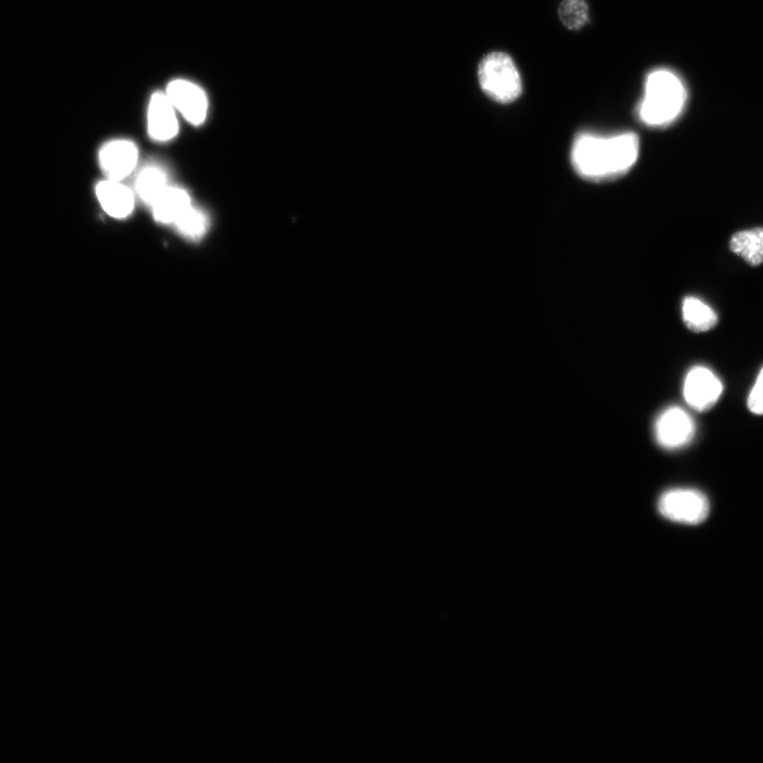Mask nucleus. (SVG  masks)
I'll use <instances>...</instances> for the list:
<instances>
[{
	"label": "nucleus",
	"mask_w": 763,
	"mask_h": 763,
	"mask_svg": "<svg viewBox=\"0 0 763 763\" xmlns=\"http://www.w3.org/2000/svg\"><path fill=\"white\" fill-rule=\"evenodd\" d=\"M640 155V139L635 133L612 136L583 133L574 141L571 159L585 180L605 182L627 174Z\"/></svg>",
	"instance_id": "nucleus-1"
},
{
	"label": "nucleus",
	"mask_w": 763,
	"mask_h": 763,
	"mask_svg": "<svg viewBox=\"0 0 763 763\" xmlns=\"http://www.w3.org/2000/svg\"><path fill=\"white\" fill-rule=\"evenodd\" d=\"M687 92L671 70L656 69L646 79L645 95L637 115L648 127L663 128L676 121L685 109Z\"/></svg>",
	"instance_id": "nucleus-2"
},
{
	"label": "nucleus",
	"mask_w": 763,
	"mask_h": 763,
	"mask_svg": "<svg viewBox=\"0 0 763 763\" xmlns=\"http://www.w3.org/2000/svg\"><path fill=\"white\" fill-rule=\"evenodd\" d=\"M478 81L484 93L499 103H511L523 93L519 69L505 52L487 55L478 66Z\"/></svg>",
	"instance_id": "nucleus-3"
},
{
	"label": "nucleus",
	"mask_w": 763,
	"mask_h": 763,
	"mask_svg": "<svg viewBox=\"0 0 763 763\" xmlns=\"http://www.w3.org/2000/svg\"><path fill=\"white\" fill-rule=\"evenodd\" d=\"M709 502L705 494L694 489H673L662 495L659 511L671 521L685 525H699L709 514Z\"/></svg>",
	"instance_id": "nucleus-4"
},
{
	"label": "nucleus",
	"mask_w": 763,
	"mask_h": 763,
	"mask_svg": "<svg viewBox=\"0 0 763 763\" xmlns=\"http://www.w3.org/2000/svg\"><path fill=\"white\" fill-rule=\"evenodd\" d=\"M655 439L667 450L685 448L696 435V423L681 407L667 408L655 422Z\"/></svg>",
	"instance_id": "nucleus-5"
},
{
	"label": "nucleus",
	"mask_w": 763,
	"mask_h": 763,
	"mask_svg": "<svg viewBox=\"0 0 763 763\" xmlns=\"http://www.w3.org/2000/svg\"><path fill=\"white\" fill-rule=\"evenodd\" d=\"M685 401L698 412L712 410L723 393V384L715 372L703 366L692 368L683 388Z\"/></svg>",
	"instance_id": "nucleus-6"
},
{
	"label": "nucleus",
	"mask_w": 763,
	"mask_h": 763,
	"mask_svg": "<svg viewBox=\"0 0 763 763\" xmlns=\"http://www.w3.org/2000/svg\"><path fill=\"white\" fill-rule=\"evenodd\" d=\"M166 95L177 113L193 126H201L208 113V99L202 88L188 80L177 79L169 83Z\"/></svg>",
	"instance_id": "nucleus-7"
},
{
	"label": "nucleus",
	"mask_w": 763,
	"mask_h": 763,
	"mask_svg": "<svg viewBox=\"0 0 763 763\" xmlns=\"http://www.w3.org/2000/svg\"><path fill=\"white\" fill-rule=\"evenodd\" d=\"M138 156V148L133 141L116 139L101 148L99 163L109 180L122 181L136 168Z\"/></svg>",
	"instance_id": "nucleus-8"
},
{
	"label": "nucleus",
	"mask_w": 763,
	"mask_h": 763,
	"mask_svg": "<svg viewBox=\"0 0 763 763\" xmlns=\"http://www.w3.org/2000/svg\"><path fill=\"white\" fill-rule=\"evenodd\" d=\"M148 131L159 143H167L179 133L177 111L166 93H156L151 97L148 109Z\"/></svg>",
	"instance_id": "nucleus-9"
},
{
	"label": "nucleus",
	"mask_w": 763,
	"mask_h": 763,
	"mask_svg": "<svg viewBox=\"0 0 763 763\" xmlns=\"http://www.w3.org/2000/svg\"><path fill=\"white\" fill-rule=\"evenodd\" d=\"M96 194L103 210L114 219H126L135 207L134 192L120 181L106 180L96 187Z\"/></svg>",
	"instance_id": "nucleus-10"
},
{
	"label": "nucleus",
	"mask_w": 763,
	"mask_h": 763,
	"mask_svg": "<svg viewBox=\"0 0 763 763\" xmlns=\"http://www.w3.org/2000/svg\"><path fill=\"white\" fill-rule=\"evenodd\" d=\"M191 205L190 195L186 190L169 186L151 207L157 222L174 224Z\"/></svg>",
	"instance_id": "nucleus-11"
},
{
	"label": "nucleus",
	"mask_w": 763,
	"mask_h": 763,
	"mask_svg": "<svg viewBox=\"0 0 763 763\" xmlns=\"http://www.w3.org/2000/svg\"><path fill=\"white\" fill-rule=\"evenodd\" d=\"M682 315L687 328L694 332H707L718 324V315L715 310L697 297L684 299Z\"/></svg>",
	"instance_id": "nucleus-12"
},
{
	"label": "nucleus",
	"mask_w": 763,
	"mask_h": 763,
	"mask_svg": "<svg viewBox=\"0 0 763 763\" xmlns=\"http://www.w3.org/2000/svg\"><path fill=\"white\" fill-rule=\"evenodd\" d=\"M135 187L138 197L152 206L169 187L168 175L161 167L147 166L138 173Z\"/></svg>",
	"instance_id": "nucleus-13"
},
{
	"label": "nucleus",
	"mask_w": 763,
	"mask_h": 763,
	"mask_svg": "<svg viewBox=\"0 0 763 763\" xmlns=\"http://www.w3.org/2000/svg\"><path fill=\"white\" fill-rule=\"evenodd\" d=\"M731 250L752 266L763 263V227L743 230L733 236Z\"/></svg>",
	"instance_id": "nucleus-14"
},
{
	"label": "nucleus",
	"mask_w": 763,
	"mask_h": 763,
	"mask_svg": "<svg viewBox=\"0 0 763 763\" xmlns=\"http://www.w3.org/2000/svg\"><path fill=\"white\" fill-rule=\"evenodd\" d=\"M208 218L205 212L192 205L174 222L180 234L192 240L203 238L208 229Z\"/></svg>",
	"instance_id": "nucleus-15"
},
{
	"label": "nucleus",
	"mask_w": 763,
	"mask_h": 763,
	"mask_svg": "<svg viewBox=\"0 0 763 763\" xmlns=\"http://www.w3.org/2000/svg\"><path fill=\"white\" fill-rule=\"evenodd\" d=\"M561 23L570 30H579L589 23L590 9L585 0H563L559 6Z\"/></svg>",
	"instance_id": "nucleus-16"
},
{
	"label": "nucleus",
	"mask_w": 763,
	"mask_h": 763,
	"mask_svg": "<svg viewBox=\"0 0 763 763\" xmlns=\"http://www.w3.org/2000/svg\"><path fill=\"white\" fill-rule=\"evenodd\" d=\"M749 410L754 415H763V368L760 370L748 399Z\"/></svg>",
	"instance_id": "nucleus-17"
}]
</instances>
